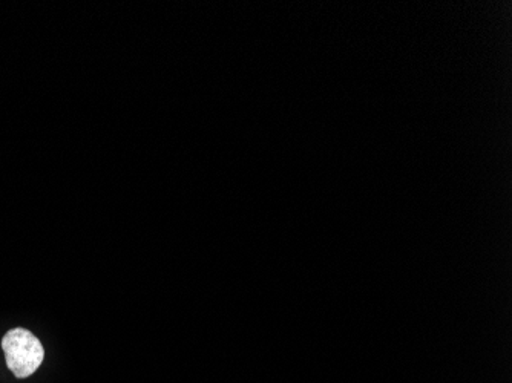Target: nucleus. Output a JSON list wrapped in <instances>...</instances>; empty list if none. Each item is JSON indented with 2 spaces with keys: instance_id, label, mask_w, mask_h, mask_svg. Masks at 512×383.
I'll return each instance as SVG.
<instances>
[{
  "instance_id": "obj_1",
  "label": "nucleus",
  "mask_w": 512,
  "mask_h": 383,
  "mask_svg": "<svg viewBox=\"0 0 512 383\" xmlns=\"http://www.w3.org/2000/svg\"><path fill=\"white\" fill-rule=\"evenodd\" d=\"M2 350L8 370L19 379H27L36 373L45 357L42 342L25 328L8 331L2 339Z\"/></svg>"
}]
</instances>
